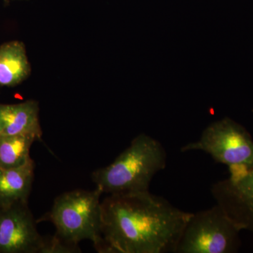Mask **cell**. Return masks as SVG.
Instances as JSON below:
<instances>
[{"instance_id": "4", "label": "cell", "mask_w": 253, "mask_h": 253, "mask_svg": "<svg viewBox=\"0 0 253 253\" xmlns=\"http://www.w3.org/2000/svg\"><path fill=\"white\" fill-rule=\"evenodd\" d=\"M242 231L222 208L215 206L193 213L175 253H231L239 249Z\"/></svg>"}, {"instance_id": "12", "label": "cell", "mask_w": 253, "mask_h": 253, "mask_svg": "<svg viewBox=\"0 0 253 253\" xmlns=\"http://www.w3.org/2000/svg\"><path fill=\"white\" fill-rule=\"evenodd\" d=\"M80 252L77 246L68 244L57 236L45 239L41 253H72Z\"/></svg>"}, {"instance_id": "7", "label": "cell", "mask_w": 253, "mask_h": 253, "mask_svg": "<svg viewBox=\"0 0 253 253\" xmlns=\"http://www.w3.org/2000/svg\"><path fill=\"white\" fill-rule=\"evenodd\" d=\"M229 172V178L213 184L211 193L242 230L253 234V166Z\"/></svg>"}, {"instance_id": "10", "label": "cell", "mask_w": 253, "mask_h": 253, "mask_svg": "<svg viewBox=\"0 0 253 253\" xmlns=\"http://www.w3.org/2000/svg\"><path fill=\"white\" fill-rule=\"evenodd\" d=\"M31 68L24 44L11 41L0 46V86L12 87L27 79Z\"/></svg>"}, {"instance_id": "5", "label": "cell", "mask_w": 253, "mask_h": 253, "mask_svg": "<svg viewBox=\"0 0 253 253\" xmlns=\"http://www.w3.org/2000/svg\"><path fill=\"white\" fill-rule=\"evenodd\" d=\"M181 152L201 151L216 162L228 166L229 172L253 166V140L249 131L229 118L212 123L199 140L181 148Z\"/></svg>"}, {"instance_id": "1", "label": "cell", "mask_w": 253, "mask_h": 253, "mask_svg": "<svg viewBox=\"0 0 253 253\" xmlns=\"http://www.w3.org/2000/svg\"><path fill=\"white\" fill-rule=\"evenodd\" d=\"M101 208L102 253H174L193 214L149 191L109 195Z\"/></svg>"}, {"instance_id": "2", "label": "cell", "mask_w": 253, "mask_h": 253, "mask_svg": "<svg viewBox=\"0 0 253 253\" xmlns=\"http://www.w3.org/2000/svg\"><path fill=\"white\" fill-rule=\"evenodd\" d=\"M166 162L161 143L141 134L111 164L93 172L91 179L102 194L144 192L149 191L155 174L165 169Z\"/></svg>"}, {"instance_id": "3", "label": "cell", "mask_w": 253, "mask_h": 253, "mask_svg": "<svg viewBox=\"0 0 253 253\" xmlns=\"http://www.w3.org/2000/svg\"><path fill=\"white\" fill-rule=\"evenodd\" d=\"M101 194L96 187L93 191L75 190L58 196L49 214L56 227V235L75 246L89 240L98 252L102 253Z\"/></svg>"}, {"instance_id": "9", "label": "cell", "mask_w": 253, "mask_h": 253, "mask_svg": "<svg viewBox=\"0 0 253 253\" xmlns=\"http://www.w3.org/2000/svg\"><path fill=\"white\" fill-rule=\"evenodd\" d=\"M33 159L21 167L0 169V208L28 203L34 180Z\"/></svg>"}, {"instance_id": "8", "label": "cell", "mask_w": 253, "mask_h": 253, "mask_svg": "<svg viewBox=\"0 0 253 253\" xmlns=\"http://www.w3.org/2000/svg\"><path fill=\"white\" fill-rule=\"evenodd\" d=\"M39 104L34 100L15 104H0V135L42 136Z\"/></svg>"}, {"instance_id": "6", "label": "cell", "mask_w": 253, "mask_h": 253, "mask_svg": "<svg viewBox=\"0 0 253 253\" xmlns=\"http://www.w3.org/2000/svg\"><path fill=\"white\" fill-rule=\"evenodd\" d=\"M44 241L28 203L0 208V253H41Z\"/></svg>"}, {"instance_id": "11", "label": "cell", "mask_w": 253, "mask_h": 253, "mask_svg": "<svg viewBox=\"0 0 253 253\" xmlns=\"http://www.w3.org/2000/svg\"><path fill=\"white\" fill-rule=\"evenodd\" d=\"M37 140L31 135H0V169L21 167L29 162L32 145Z\"/></svg>"}]
</instances>
